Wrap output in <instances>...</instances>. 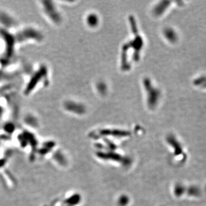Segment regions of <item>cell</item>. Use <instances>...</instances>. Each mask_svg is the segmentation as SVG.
<instances>
[{"label": "cell", "instance_id": "6da1fadb", "mask_svg": "<svg viewBox=\"0 0 206 206\" xmlns=\"http://www.w3.org/2000/svg\"><path fill=\"white\" fill-rule=\"evenodd\" d=\"M94 21L97 22V18H96V17H95V16L92 15V16H90L88 17V22H89L90 25H96V23H95Z\"/></svg>", "mask_w": 206, "mask_h": 206}]
</instances>
